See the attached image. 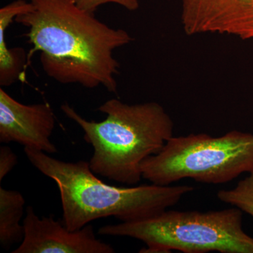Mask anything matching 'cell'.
I'll list each match as a JSON object with an SVG mask.
<instances>
[{"label": "cell", "mask_w": 253, "mask_h": 253, "mask_svg": "<svg viewBox=\"0 0 253 253\" xmlns=\"http://www.w3.org/2000/svg\"><path fill=\"white\" fill-rule=\"evenodd\" d=\"M78 6L87 12L94 14L98 8L106 4H116L123 6L129 11L139 9L140 0H73Z\"/></svg>", "instance_id": "cell-11"}, {"label": "cell", "mask_w": 253, "mask_h": 253, "mask_svg": "<svg viewBox=\"0 0 253 253\" xmlns=\"http://www.w3.org/2000/svg\"><path fill=\"white\" fill-rule=\"evenodd\" d=\"M25 204L21 193L0 187V244L6 251L22 242L24 226L20 222Z\"/></svg>", "instance_id": "cell-9"}, {"label": "cell", "mask_w": 253, "mask_h": 253, "mask_svg": "<svg viewBox=\"0 0 253 253\" xmlns=\"http://www.w3.org/2000/svg\"><path fill=\"white\" fill-rule=\"evenodd\" d=\"M142 178L171 185L181 179L222 184L253 173V134L238 130L214 137L204 133L174 136L141 164Z\"/></svg>", "instance_id": "cell-5"}, {"label": "cell", "mask_w": 253, "mask_h": 253, "mask_svg": "<svg viewBox=\"0 0 253 253\" xmlns=\"http://www.w3.org/2000/svg\"><path fill=\"white\" fill-rule=\"evenodd\" d=\"M61 111L81 126L93 148L89 166L110 180L135 185L142 178L141 164L158 154L174 134L170 116L157 102L127 104L108 100L98 109L106 115L101 122L87 121L67 103Z\"/></svg>", "instance_id": "cell-3"}, {"label": "cell", "mask_w": 253, "mask_h": 253, "mask_svg": "<svg viewBox=\"0 0 253 253\" xmlns=\"http://www.w3.org/2000/svg\"><path fill=\"white\" fill-rule=\"evenodd\" d=\"M181 23L189 36L226 35L253 39V0H182Z\"/></svg>", "instance_id": "cell-6"}, {"label": "cell", "mask_w": 253, "mask_h": 253, "mask_svg": "<svg viewBox=\"0 0 253 253\" xmlns=\"http://www.w3.org/2000/svg\"><path fill=\"white\" fill-rule=\"evenodd\" d=\"M99 235L126 236L146 247L139 253H253V237L243 229V212L234 207L221 211H167L144 220L100 228Z\"/></svg>", "instance_id": "cell-4"}, {"label": "cell", "mask_w": 253, "mask_h": 253, "mask_svg": "<svg viewBox=\"0 0 253 253\" xmlns=\"http://www.w3.org/2000/svg\"><path fill=\"white\" fill-rule=\"evenodd\" d=\"M24 237L13 253H113L111 245L100 241L93 226L68 230L52 216L40 218L32 206L26 208L23 221Z\"/></svg>", "instance_id": "cell-7"}, {"label": "cell", "mask_w": 253, "mask_h": 253, "mask_svg": "<svg viewBox=\"0 0 253 253\" xmlns=\"http://www.w3.org/2000/svg\"><path fill=\"white\" fill-rule=\"evenodd\" d=\"M24 152L37 169L56 182L62 204L63 223L71 231L100 218L113 217L131 222L156 217L194 190L191 186L154 184L118 187L95 175L87 161L65 162L31 148L25 147Z\"/></svg>", "instance_id": "cell-2"}, {"label": "cell", "mask_w": 253, "mask_h": 253, "mask_svg": "<svg viewBox=\"0 0 253 253\" xmlns=\"http://www.w3.org/2000/svg\"><path fill=\"white\" fill-rule=\"evenodd\" d=\"M55 125L54 113L49 104H23L0 88V143L16 142L56 154L57 148L50 140Z\"/></svg>", "instance_id": "cell-8"}, {"label": "cell", "mask_w": 253, "mask_h": 253, "mask_svg": "<svg viewBox=\"0 0 253 253\" xmlns=\"http://www.w3.org/2000/svg\"><path fill=\"white\" fill-rule=\"evenodd\" d=\"M18 158L11 148L7 146L0 147V182L17 165Z\"/></svg>", "instance_id": "cell-12"}, {"label": "cell", "mask_w": 253, "mask_h": 253, "mask_svg": "<svg viewBox=\"0 0 253 253\" xmlns=\"http://www.w3.org/2000/svg\"><path fill=\"white\" fill-rule=\"evenodd\" d=\"M33 9L15 18L28 28L26 36L41 52L46 76L61 84L94 89L104 86L117 94L120 63L113 51L132 41L123 29L109 27L73 0H30Z\"/></svg>", "instance_id": "cell-1"}, {"label": "cell", "mask_w": 253, "mask_h": 253, "mask_svg": "<svg viewBox=\"0 0 253 253\" xmlns=\"http://www.w3.org/2000/svg\"><path fill=\"white\" fill-rule=\"evenodd\" d=\"M217 196L221 202L239 208L253 217V173L231 189L221 190Z\"/></svg>", "instance_id": "cell-10"}]
</instances>
